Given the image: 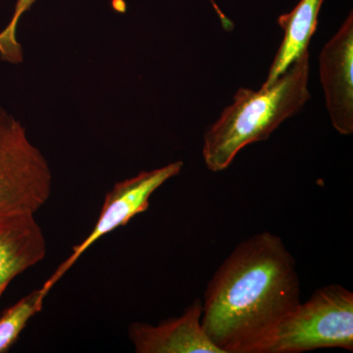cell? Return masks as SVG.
Returning a JSON list of instances; mask_svg holds the SVG:
<instances>
[{
    "label": "cell",
    "mask_w": 353,
    "mask_h": 353,
    "mask_svg": "<svg viewBox=\"0 0 353 353\" xmlns=\"http://www.w3.org/2000/svg\"><path fill=\"white\" fill-rule=\"evenodd\" d=\"M299 297L296 259L280 236L260 232L241 241L211 278L202 326L223 353H257Z\"/></svg>",
    "instance_id": "1"
},
{
    "label": "cell",
    "mask_w": 353,
    "mask_h": 353,
    "mask_svg": "<svg viewBox=\"0 0 353 353\" xmlns=\"http://www.w3.org/2000/svg\"><path fill=\"white\" fill-rule=\"evenodd\" d=\"M309 59L307 50L270 85L263 83L259 90H236L233 103L204 134L202 157L208 170H226L243 148L266 141L304 108L311 97Z\"/></svg>",
    "instance_id": "2"
},
{
    "label": "cell",
    "mask_w": 353,
    "mask_h": 353,
    "mask_svg": "<svg viewBox=\"0 0 353 353\" xmlns=\"http://www.w3.org/2000/svg\"><path fill=\"white\" fill-rule=\"evenodd\" d=\"M320 348L353 350V294L329 285L299 303L257 353H301Z\"/></svg>",
    "instance_id": "3"
},
{
    "label": "cell",
    "mask_w": 353,
    "mask_h": 353,
    "mask_svg": "<svg viewBox=\"0 0 353 353\" xmlns=\"http://www.w3.org/2000/svg\"><path fill=\"white\" fill-rule=\"evenodd\" d=\"M52 174L19 120L0 108V219L38 212L50 199Z\"/></svg>",
    "instance_id": "4"
},
{
    "label": "cell",
    "mask_w": 353,
    "mask_h": 353,
    "mask_svg": "<svg viewBox=\"0 0 353 353\" xmlns=\"http://www.w3.org/2000/svg\"><path fill=\"white\" fill-rule=\"evenodd\" d=\"M182 161L154 169L143 171L138 175L116 183L112 190L104 197L101 214L90 234L78 245H75L68 259L62 262L51 277L41 288L43 296H48L71 267L76 263L90 245L102 236L111 233L119 227L125 226L134 216L145 212L150 208V199L155 190L159 189L167 181L174 178L182 171Z\"/></svg>",
    "instance_id": "5"
},
{
    "label": "cell",
    "mask_w": 353,
    "mask_h": 353,
    "mask_svg": "<svg viewBox=\"0 0 353 353\" xmlns=\"http://www.w3.org/2000/svg\"><path fill=\"white\" fill-rule=\"evenodd\" d=\"M319 74L326 108L339 134L353 132V15L325 44L319 57Z\"/></svg>",
    "instance_id": "6"
},
{
    "label": "cell",
    "mask_w": 353,
    "mask_h": 353,
    "mask_svg": "<svg viewBox=\"0 0 353 353\" xmlns=\"http://www.w3.org/2000/svg\"><path fill=\"white\" fill-rule=\"evenodd\" d=\"M202 301L196 299L178 317L157 325L134 322L129 338L137 353H223L202 326Z\"/></svg>",
    "instance_id": "7"
},
{
    "label": "cell",
    "mask_w": 353,
    "mask_h": 353,
    "mask_svg": "<svg viewBox=\"0 0 353 353\" xmlns=\"http://www.w3.org/2000/svg\"><path fill=\"white\" fill-rule=\"evenodd\" d=\"M46 254V236L34 213L1 218L0 299L14 279L43 261Z\"/></svg>",
    "instance_id": "8"
},
{
    "label": "cell",
    "mask_w": 353,
    "mask_h": 353,
    "mask_svg": "<svg viewBox=\"0 0 353 353\" xmlns=\"http://www.w3.org/2000/svg\"><path fill=\"white\" fill-rule=\"evenodd\" d=\"M325 0H299L289 13L279 16L278 25L284 38L272 62L264 85H270L301 57L318 27V17Z\"/></svg>",
    "instance_id": "9"
},
{
    "label": "cell",
    "mask_w": 353,
    "mask_h": 353,
    "mask_svg": "<svg viewBox=\"0 0 353 353\" xmlns=\"http://www.w3.org/2000/svg\"><path fill=\"white\" fill-rule=\"evenodd\" d=\"M44 299L41 289L34 290L0 313V353L12 347L28 322L41 312Z\"/></svg>",
    "instance_id": "10"
},
{
    "label": "cell",
    "mask_w": 353,
    "mask_h": 353,
    "mask_svg": "<svg viewBox=\"0 0 353 353\" xmlns=\"http://www.w3.org/2000/svg\"><path fill=\"white\" fill-rule=\"evenodd\" d=\"M36 0H17L12 19L6 29L0 32V58L11 64H19L23 61L22 46L16 38L18 24L23 14L31 8Z\"/></svg>",
    "instance_id": "11"
},
{
    "label": "cell",
    "mask_w": 353,
    "mask_h": 353,
    "mask_svg": "<svg viewBox=\"0 0 353 353\" xmlns=\"http://www.w3.org/2000/svg\"><path fill=\"white\" fill-rule=\"evenodd\" d=\"M209 2H210L211 6H212L213 9H214L216 14L218 15V17H219L221 24H222V27L224 28L225 31H232V30L234 29V23L232 22V21L230 20L229 18H228L227 16L222 12V10H221L219 6H218L217 3H216L215 0H209Z\"/></svg>",
    "instance_id": "12"
}]
</instances>
